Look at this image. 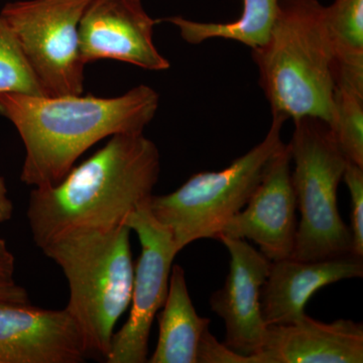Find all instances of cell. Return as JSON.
<instances>
[{"label": "cell", "mask_w": 363, "mask_h": 363, "mask_svg": "<svg viewBox=\"0 0 363 363\" xmlns=\"http://www.w3.org/2000/svg\"><path fill=\"white\" fill-rule=\"evenodd\" d=\"M44 96L11 26L0 14V94Z\"/></svg>", "instance_id": "d6986e66"}, {"label": "cell", "mask_w": 363, "mask_h": 363, "mask_svg": "<svg viewBox=\"0 0 363 363\" xmlns=\"http://www.w3.org/2000/svg\"><path fill=\"white\" fill-rule=\"evenodd\" d=\"M217 240L228 250L230 260L225 284L211 296L210 306L225 323L224 344L234 352L250 357L259 352L267 337L260 292L272 262L245 240L223 234Z\"/></svg>", "instance_id": "8fae6325"}, {"label": "cell", "mask_w": 363, "mask_h": 363, "mask_svg": "<svg viewBox=\"0 0 363 363\" xmlns=\"http://www.w3.org/2000/svg\"><path fill=\"white\" fill-rule=\"evenodd\" d=\"M13 204L9 196L6 181L0 176V224L13 218Z\"/></svg>", "instance_id": "603a6c76"}, {"label": "cell", "mask_w": 363, "mask_h": 363, "mask_svg": "<svg viewBox=\"0 0 363 363\" xmlns=\"http://www.w3.org/2000/svg\"><path fill=\"white\" fill-rule=\"evenodd\" d=\"M130 229L69 234L43 247L68 281L66 311L77 325L86 357L105 359L114 329L131 302L135 266Z\"/></svg>", "instance_id": "277c9868"}, {"label": "cell", "mask_w": 363, "mask_h": 363, "mask_svg": "<svg viewBox=\"0 0 363 363\" xmlns=\"http://www.w3.org/2000/svg\"><path fill=\"white\" fill-rule=\"evenodd\" d=\"M14 260L0 259V279H13Z\"/></svg>", "instance_id": "cb8c5ba5"}, {"label": "cell", "mask_w": 363, "mask_h": 363, "mask_svg": "<svg viewBox=\"0 0 363 363\" xmlns=\"http://www.w3.org/2000/svg\"><path fill=\"white\" fill-rule=\"evenodd\" d=\"M259 85L272 116L333 121L334 56L326 6L317 0H281L264 45L252 50Z\"/></svg>", "instance_id": "3957f363"}, {"label": "cell", "mask_w": 363, "mask_h": 363, "mask_svg": "<svg viewBox=\"0 0 363 363\" xmlns=\"http://www.w3.org/2000/svg\"><path fill=\"white\" fill-rule=\"evenodd\" d=\"M291 162L289 145L283 143L267 162L264 176L247 205L221 233L252 240L271 262L289 259L295 247L297 200L291 179Z\"/></svg>", "instance_id": "30bf717a"}, {"label": "cell", "mask_w": 363, "mask_h": 363, "mask_svg": "<svg viewBox=\"0 0 363 363\" xmlns=\"http://www.w3.org/2000/svg\"><path fill=\"white\" fill-rule=\"evenodd\" d=\"M286 119L272 116L264 140L219 172H202L169 194L150 197L152 216L168 229L179 252L196 240H217L224 227L247 205L267 162L283 145Z\"/></svg>", "instance_id": "8992f818"}, {"label": "cell", "mask_w": 363, "mask_h": 363, "mask_svg": "<svg viewBox=\"0 0 363 363\" xmlns=\"http://www.w3.org/2000/svg\"><path fill=\"white\" fill-rule=\"evenodd\" d=\"M363 257L348 255L320 260L284 259L271 262L260 292L267 326L298 321L308 301L320 289L342 279L362 278Z\"/></svg>", "instance_id": "5bb4252c"}, {"label": "cell", "mask_w": 363, "mask_h": 363, "mask_svg": "<svg viewBox=\"0 0 363 363\" xmlns=\"http://www.w3.org/2000/svg\"><path fill=\"white\" fill-rule=\"evenodd\" d=\"M330 126L346 159L363 167V91L335 86Z\"/></svg>", "instance_id": "ac0fdd59"}, {"label": "cell", "mask_w": 363, "mask_h": 363, "mask_svg": "<svg viewBox=\"0 0 363 363\" xmlns=\"http://www.w3.org/2000/svg\"><path fill=\"white\" fill-rule=\"evenodd\" d=\"M77 325L64 310L0 301V363L84 362Z\"/></svg>", "instance_id": "7c38bea8"}, {"label": "cell", "mask_w": 363, "mask_h": 363, "mask_svg": "<svg viewBox=\"0 0 363 363\" xmlns=\"http://www.w3.org/2000/svg\"><path fill=\"white\" fill-rule=\"evenodd\" d=\"M157 315L160 334L150 363H196L200 339L209 328V318L200 317L189 295L185 272L175 264L168 296Z\"/></svg>", "instance_id": "9a60e30c"}, {"label": "cell", "mask_w": 363, "mask_h": 363, "mask_svg": "<svg viewBox=\"0 0 363 363\" xmlns=\"http://www.w3.org/2000/svg\"><path fill=\"white\" fill-rule=\"evenodd\" d=\"M0 301L28 303L30 298L26 289L16 285L13 279H0Z\"/></svg>", "instance_id": "7402d4cb"}, {"label": "cell", "mask_w": 363, "mask_h": 363, "mask_svg": "<svg viewBox=\"0 0 363 363\" xmlns=\"http://www.w3.org/2000/svg\"><path fill=\"white\" fill-rule=\"evenodd\" d=\"M326 21L335 86L363 91V0H334Z\"/></svg>", "instance_id": "e0dca14e"}, {"label": "cell", "mask_w": 363, "mask_h": 363, "mask_svg": "<svg viewBox=\"0 0 363 363\" xmlns=\"http://www.w3.org/2000/svg\"><path fill=\"white\" fill-rule=\"evenodd\" d=\"M160 171L159 150L143 133L111 136L57 185L30 192L26 217L33 242L42 250L69 234L123 225L150 201Z\"/></svg>", "instance_id": "6da1fadb"}, {"label": "cell", "mask_w": 363, "mask_h": 363, "mask_svg": "<svg viewBox=\"0 0 363 363\" xmlns=\"http://www.w3.org/2000/svg\"><path fill=\"white\" fill-rule=\"evenodd\" d=\"M250 363H362L363 326L352 320L323 323L304 315L267 326L266 340Z\"/></svg>", "instance_id": "4fadbf2b"}, {"label": "cell", "mask_w": 363, "mask_h": 363, "mask_svg": "<svg viewBox=\"0 0 363 363\" xmlns=\"http://www.w3.org/2000/svg\"><path fill=\"white\" fill-rule=\"evenodd\" d=\"M0 259L14 260L13 255L7 248L6 241L0 238Z\"/></svg>", "instance_id": "d4e9b609"}, {"label": "cell", "mask_w": 363, "mask_h": 363, "mask_svg": "<svg viewBox=\"0 0 363 363\" xmlns=\"http://www.w3.org/2000/svg\"><path fill=\"white\" fill-rule=\"evenodd\" d=\"M91 0H23L2 9L44 96L80 95L86 64L79 23Z\"/></svg>", "instance_id": "52a82bcc"}, {"label": "cell", "mask_w": 363, "mask_h": 363, "mask_svg": "<svg viewBox=\"0 0 363 363\" xmlns=\"http://www.w3.org/2000/svg\"><path fill=\"white\" fill-rule=\"evenodd\" d=\"M157 23L142 0H91L79 23L81 57L86 65L114 60L145 70H167L169 61L152 39Z\"/></svg>", "instance_id": "9c48e42d"}, {"label": "cell", "mask_w": 363, "mask_h": 363, "mask_svg": "<svg viewBox=\"0 0 363 363\" xmlns=\"http://www.w3.org/2000/svg\"><path fill=\"white\" fill-rule=\"evenodd\" d=\"M241 16L230 23H201L183 16L161 18L177 26L181 37L191 45L210 39L236 40L257 49L266 43L279 13L281 0H242Z\"/></svg>", "instance_id": "2e32d148"}, {"label": "cell", "mask_w": 363, "mask_h": 363, "mask_svg": "<svg viewBox=\"0 0 363 363\" xmlns=\"http://www.w3.org/2000/svg\"><path fill=\"white\" fill-rule=\"evenodd\" d=\"M342 180L347 186L351 199L352 253L363 257V167L347 161Z\"/></svg>", "instance_id": "ffe728a7"}, {"label": "cell", "mask_w": 363, "mask_h": 363, "mask_svg": "<svg viewBox=\"0 0 363 363\" xmlns=\"http://www.w3.org/2000/svg\"><path fill=\"white\" fill-rule=\"evenodd\" d=\"M196 363H250V357L234 352L206 329L200 339Z\"/></svg>", "instance_id": "44dd1931"}, {"label": "cell", "mask_w": 363, "mask_h": 363, "mask_svg": "<svg viewBox=\"0 0 363 363\" xmlns=\"http://www.w3.org/2000/svg\"><path fill=\"white\" fill-rule=\"evenodd\" d=\"M294 123L288 145L295 164L291 179L301 221L291 259L320 260L353 255L351 230L337 205L338 186L348 160L330 124L323 119L306 116Z\"/></svg>", "instance_id": "5b68a950"}, {"label": "cell", "mask_w": 363, "mask_h": 363, "mask_svg": "<svg viewBox=\"0 0 363 363\" xmlns=\"http://www.w3.org/2000/svg\"><path fill=\"white\" fill-rule=\"evenodd\" d=\"M160 97L147 85L116 97L0 94V116L21 135L26 157L21 181L35 188L60 183L76 161L100 140L142 133L156 116Z\"/></svg>", "instance_id": "7a4b0ae2"}, {"label": "cell", "mask_w": 363, "mask_h": 363, "mask_svg": "<svg viewBox=\"0 0 363 363\" xmlns=\"http://www.w3.org/2000/svg\"><path fill=\"white\" fill-rule=\"evenodd\" d=\"M124 224L138 235L142 252L135 267L130 317L114 333L106 362L145 363L152 322L166 302L179 250L168 229L152 216L149 202L128 214Z\"/></svg>", "instance_id": "ba28073f"}]
</instances>
